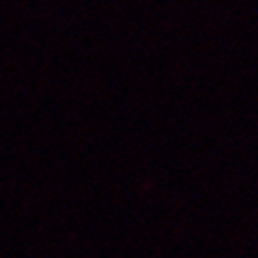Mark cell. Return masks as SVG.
I'll return each instance as SVG.
<instances>
[]
</instances>
